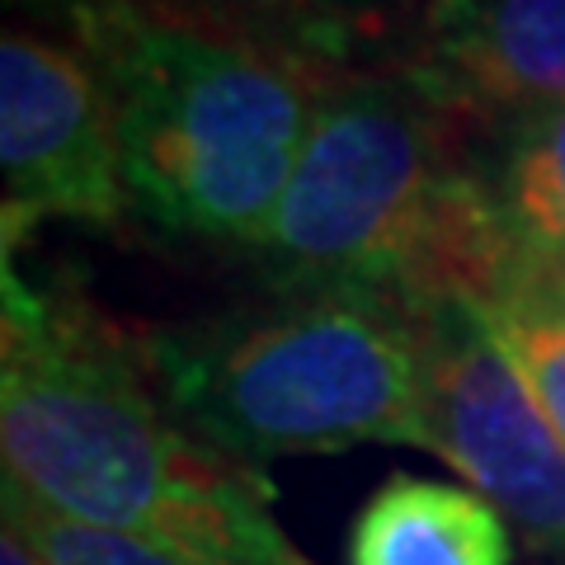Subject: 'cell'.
<instances>
[{
  "label": "cell",
  "mask_w": 565,
  "mask_h": 565,
  "mask_svg": "<svg viewBox=\"0 0 565 565\" xmlns=\"http://www.w3.org/2000/svg\"><path fill=\"white\" fill-rule=\"evenodd\" d=\"M0 278L6 486L71 523L156 537L217 565H307L269 514V486L170 419L128 334L81 297L33 288L14 259Z\"/></svg>",
  "instance_id": "1"
},
{
  "label": "cell",
  "mask_w": 565,
  "mask_h": 565,
  "mask_svg": "<svg viewBox=\"0 0 565 565\" xmlns=\"http://www.w3.org/2000/svg\"><path fill=\"white\" fill-rule=\"evenodd\" d=\"M71 29L109 81L128 203L161 232L255 250L330 81L122 0Z\"/></svg>",
  "instance_id": "2"
},
{
  "label": "cell",
  "mask_w": 565,
  "mask_h": 565,
  "mask_svg": "<svg viewBox=\"0 0 565 565\" xmlns=\"http://www.w3.org/2000/svg\"><path fill=\"white\" fill-rule=\"evenodd\" d=\"M151 382L232 462L363 444L424 448L411 311L367 288H288L274 307L151 334Z\"/></svg>",
  "instance_id": "3"
},
{
  "label": "cell",
  "mask_w": 565,
  "mask_h": 565,
  "mask_svg": "<svg viewBox=\"0 0 565 565\" xmlns=\"http://www.w3.org/2000/svg\"><path fill=\"white\" fill-rule=\"evenodd\" d=\"M467 118L386 62L326 85L302 161L255 255L288 288H367L401 302L462 170Z\"/></svg>",
  "instance_id": "4"
},
{
  "label": "cell",
  "mask_w": 565,
  "mask_h": 565,
  "mask_svg": "<svg viewBox=\"0 0 565 565\" xmlns=\"http://www.w3.org/2000/svg\"><path fill=\"white\" fill-rule=\"evenodd\" d=\"M424 448L467 476L509 527L565 556V438L509 359L490 316L467 302L411 311Z\"/></svg>",
  "instance_id": "5"
},
{
  "label": "cell",
  "mask_w": 565,
  "mask_h": 565,
  "mask_svg": "<svg viewBox=\"0 0 565 565\" xmlns=\"http://www.w3.org/2000/svg\"><path fill=\"white\" fill-rule=\"evenodd\" d=\"M0 166L6 245L33 217L114 226L132 207L109 81L76 47L33 29L0 39Z\"/></svg>",
  "instance_id": "6"
},
{
  "label": "cell",
  "mask_w": 565,
  "mask_h": 565,
  "mask_svg": "<svg viewBox=\"0 0 565 565\" xmlns=\"http://www.w3.org/2000/svg\"><path fill=\"white\" fill-rule=\"evenodd\" d=\"M467 122H527L565 109V0H419L405 57Z\"/></svg>",
  "instance_id": "7"
},
{
  "label": "cell",
  "mask_w": 565,
  "mask_h": 565,
  "mask_svg": "<svg viewBox=\"0 0 565 565\" xmlns=\"http://www.w3.org/2000/svg\"><path fill=\"white\" fill-rule=\"evenodd\" d=\"M62 6L76 20L99 0H62ZM122 6L274 52L321 81L377 71V52L392 43L396 29L382 0H122Z\"/></svg>",
  "instance_id": "8"
},
{
  "label": "cell",
  "mask_w": 565,
  "mask_h": 565,
  "mask_svg": "<svg viewBox=\"0 0 565 565\" xmlns=\"http://www.w3.org/2000/svg\"><path fill=\"white\" fill-rule=\"evenodd\" d=\"M349 565H514V533L471 486L401 471L353 519Z\"/></svg>",
  "instance_id": "9"
},
{
  "label": "cell",
  "mask_w": 565,
  "mask_h": 565,
  "mask_svg": "<svg viewBox=\"0 0 565 565\" xmlns=\"http://www.w3.org/2000/svg\"><path fill=\"white\" fill-rule=\"evenodd\" d=\"M486 180L527 274L523 307H556L565 297V109L514 122Z\"/></svg>",
  "instance_id": "10"
},
{
  "label": "cell",
  "mask_w": 565,
  "mask_h": 565,
  "mask_svg": "<svg viewBox=\"0 0 565 565\" xmlns=\"http://www.w3.org/2000/svg\"><path fill=\"white\" fill-rule=\"evenodd\" d=\"M6 527L14 537H24L43 565H217L156 537L114 533V527H90L47 514V509L24 500L14 486H6Z\"/></svg>",
  "instance_id": "11"
},
{
  "label": "cell",
  "mask_w": 565,
  "mask_h": 565,
  "mask_svg": "<svg viewBox=\"0 0 565 565\" xmlns=\"http://www.w3.org/2000/svg\"><path fill=\"white\" fill-rule=\"evenodd\" d=\"M490 326L504 340L509 359L519 363L527 386H533L546 419L565 438V321L546 307H514V311H494Z\"/></svg>",
  "instance_id": "12"
},
{
  "label": "cell",
  "mask_w": 565,
  "mask_h": 565,
  "mask_svg": "<svg viewBox=\"0 0 565 565\" xmlns=\"http://www.w3.org/2000/svg\"><path fill=\"white\" fill-rule=\"evenodd\" d=\"M0 565H43V561L24 537H14L6 527V537H0Z\"/></svg>",
  "instance_id": "13"
},
{
  "label": "cell",
  "mask_w": 565,
  "mask_h": 565,
  "mask_svg": "<svg viewBox=\"0 0 565 565\" xmlns=\"http://www.w3.org/2000/svg\"><path fill=\"white\" fill-rule=\"evenodd\" d=\"M546 311H556V316H561V321H565V297H561V302H556V307H546Z\"/></svg>",
  "instance_id": "14"
}]
</instances>
